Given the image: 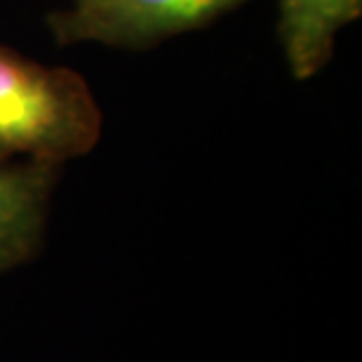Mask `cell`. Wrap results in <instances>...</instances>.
Returning <instances> with one entry per match:
<instances>
[{"mask_svg":"<svg viewBox=\"0 0 362 362\" xmlns=\"http://www.w3.org/2000/svg\"><path fill=\"white\" fill-rule=\"evenodd\" d=\"M104 111L90 83L0 45V163H64L92 153Z\"/></svg>","mask_w":362,"mask_h":362,"instance_id":"cell-1","label":"cell"},{"mask_svg":"<svg viewBox=\"0 0 362 362\" xmlns=\"http://www.w3.org/2000/svg\"><path fill=\"white\" fill-rule=\"evenodd\" d=\"M252 0H71L47 17L59 45L99 42L146 49L175 35L198 31Z\"/></svg>","mask_w":362,"mask_h":362,"instance_id":"cell-2","label":"cell"},{"mask_svg":"<svg viewBox=\"0 0 362 362\" xmlns=\"http://www.w3.org/2000/svg\"><path fill=\"white\" fill-rule=\"evenodd\" d=\"M62 168L0 163V275L38 257Z\"/></svg>","mask_w":362,"mask_h":362,"instance_id":"cell-3","label":"cell"},{"mask_svg":"<svg viewBox=\"0 0 362 362\" xmlns=\"http://www.w3.org/2000/svg\"><path fill=\"white\" fill-rule=\"evenodd\" d=\"M362 17V0H278V40L296 81L327 66L337 38Z\"/></svg>","mask_w":362,"mask_h":362,"instance_id":"cell-4","label":"cell"}]
</instances>
